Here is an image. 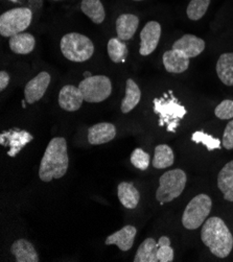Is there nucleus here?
<instances>
[{
	"label": "nucleus",
	"instance_id": "f257e3e1",
	"mask_svg": "<svg viewBox=\"0 0 233 262\" xmlns=\"http://www.w3.org/2000/svg\"><path fill=\"white\" fill-rule=\"evenodd\" d=\"M69 158L67 142L63 137H55L48 143L40 163L39 178L43 182L61 179L67 172Z\"/></svg>",
	"mask_w": 233,
	"mask_h": 262
},
{
	"label": "nucleus",
	"instance_id": "f03ea898",
	"mask_svg": "<svg viewBox=\"0 0 233 262\" xmlns=\"http://www.w3.org/2000/svg\"><path fill=\"white\" fill-rule=\"evenodd\" d=\"M201 239L219 258L228 257L233 248L232 233L220 217L214 216L205 221L201 230Z\"/></svg>",
	"mask_w": 233,
	"mask_h": 262
},
{
	"label": "nucleus",
	"instance_id": "7ed1b4c3",
	"mask_svg": "<svg viewBox=\"0 0 233 262\" xmlns=\"http://www.w3.org/2000/svg\"><path fill=\"white\" fill-rule=\"evenodd\" d=\"M154 112L159 115V126H166V130L171 133H176L181 120L187 113L185 107L179 102L173 91L154 99Z\"/></svg>",
	"mask_w": 233,
	"mask_h": 262
},
{
	"label": "nucleus",
	"instance_id": "20e7f679",
	"mask_svg": "<svg viewBox=\"0 0 233 262\" xmlns=\"http://www.w3.org/2000/svg\"><path fill=\"white\" fill-rule=\"evenodd\" d=\"M61 51L63 56L76 63H82L89 60L94 52V45L92 41L79 33H69L61 39Z\"/></svg>",
	"mask_w": 233,
	"mask_h": 262
},
{
	"label": "nucleus",
	"instance_id": "39448f33",
	"mask_svg": "<svg viewBox=\"0 0 233 262\" xmlns=\"http://www.w3.org/2000/svg\"><path fill=\"white\" fill-rule=\"evenodd\" d=\"M187 182V176L182 169H173L164 172L159 180L156 199L161 204L170 203L181 195Z\"/></svg>",
	"mask_w": 233,
	"mask_h": 262
},
{
	"label": "nucleus",
	"instance_id": "423d86ee",
	"mask_svg": "<svg viewBox=\"0 0 233 262\" xmlns=\"http://www.w3.org/2000/svg\"><path fill=\"white\" fill-rule=\"evenodd\" d=\"M213 207L211 199L201 193L196 195L186 206L182 215V225L187 230H196L208 217Z\"/></svg>",
	"mask_w": 233,
	"mask_h": 262
},
{
	"label": "nucleus",
	"instance_id": "0eeeda50",
	"mask_svg": "<svg viewBox=\"0 0 233 262\" xmlns=\"http://www.w3.org/2000/svg\"><path fill=\"white\" fill-rule=\"evenodd\" d=\"M33 13L28 8L12 9L0 17V35L3 37H13L23 33L31 25Z\"/></svg>",
	"mask_w": 233,
	"mask_h": 262
},
{
	"label": "nucleus",
	"instance_id": "6e6552de",
	"mask_svg": "<svg viewBox=\"0 0 233 262\" xmlns=\"http://www.w3.org/2000/svg\"><path fill=\"white\" fill-rule=\"evenodd\" d=\"M79 88L87 102H101L112 93V83L106 75H91L83 80Z\"/></svg>",
	"mask_w": 233,
	"mask_h": 262
},
{
	"label": "nucleus",
	"instance_id": "1a4fd4ad",
	"mask_svg": "<svg viewBox=\"0 0 233 262\" xmlns=\"http://www.w3.org/2000/svg\"><path fill=\"white\" fill-rule=\"evenodd\" d=\"M161 37V25L157 21L147 22L140 33V55L145 57L157 48Z\"/></svg>",
	"mask_w": 233,
	"mask_h": 262
},
{
	"label": "nucleus",
	"instance_id": "9d476101",
	"mask_svg": "<svg viewBox=\"0 0 233 262\" xmlns=\"http://www.w3.org/2000/svg\"><path fill=\"white\" fill-rule=\"evenodd\" d=\"M50 80L51 77L46 71H42L34 78H32L24 88L25 101H28L31 104L39 101L46 93V90L50 84Z\"/></svg>",
	"mask_w": 233,
	"mask_h": 262
},
{
	"label": "nucleus",
	"instance_id": "9b49d317",
	"mask_svg": "<svg viewBox=\"0 0 233 262\" xmlns=\"http://www.w3.org/2000/svg\"><path fill=\"white\" fill-rule=\"evenodd\" d=\"M33 136L27 130L11 129L0 135V143L6 146L9 145L11 148L8 151L10 157H16L21 149L33 140Z\"/></svg>",
	"mask_w": 233,
	"mask_h": 262
},
{
	"label": "nucleus",
	"instance_id": "f8f14e48",
	"mask_svg": "<svg viewBox=\"0 0 233 262\" xmlns=\"http://www.w3.org/2000/svg\"><path fill=\"white\" fill-rule=\"evenodd\" d=\"M180 51L187 58H196L201 55L205 49V42L203 39L195 35H184L173 44V48Z\"/></svg>",
	"mask_w": 233,
	"mask_h": 262
},
{
	"label": "nucleus",
	"instance_id": "ddd939ff",
	"mask_svg": "<svg viewBox=\"0 0 233 262\" xmlns=\"http://www.w3.org/2000/svg\"><path fill=\"white\" fill-rule=\"evenodd\" d=\"M83 101L85 100L79 87L66 85L59 93L60 107L67 112H75L79 110L82 107Z\"/></svg>",
	"mask_w": 233,
	"mask_h": 262
},
{
	"label": "nucleus",
	"instance_id": "4468645a",
	"mask_svg": "<svg viewBox=\"0 0 233 262\" xmlns=\"http://www.w3.org/2000/svg\"><path fill=\"white\" fill-rule=\"evenodd\" d=\"M116 136V127L109 122L94 124L88 129V141L92 145L108 143Z\"/></svg>",
	"mask_w": 233,
	"mask_h": 262
},
{
	"label": "nucleus",
	"instance_id": "2eb2a0df",
	"mask_svg": "<svg viewBox=\"0 0 233 262\" xmlns=\"http://www.w3.org/2000/svg\"><path fill=\"white\" fill-rule=\"evenodd\" d=\"M137 230L133 226H125L119 231L111 234L106 239V245H115L122 252L131 250L136 237Z\"/></svg>",
	"mask_w": 233,
	"mask_h": 262
},
{
	"label": "nucleus",
	"instance_id": "dca6fc26",
	"mask_svg": "<svg viewBox=\"0 0 233 262\" xmlns=\"http://www.w3.org/2000/svg\"><path fill=\"white\" fill-rule=\"evenodd\" d=\"M163 66L170 73H183L189 67L190 59L180 51L171 49L165 51L162 57Z\"/></svg>",
	"mask_w": 233,
	"mask_h": 262
},
{
	"label": "nucleus",
	"instance_id": "f3484780",
	"mask_svg": "<svg viewBox=\"0 0 233 262\" xmlns=\"http://www.w3.org/2000/svg\"><path fill=\"white\" fill-rule=\"evenodd\" d=\"M115 26L117 38L128 41L135 35L139 26V18L133 14H122L117 18Z\"/></svg>",
	"mask_w": 233,
	"mask_h": 262
},
{
	"label": "nucleus",
	"instance_id": "a211bd4d",
	"mask_svg": "<svg viewBox=\"0 0 233 262\" xmlns=\"http://www.w3.org/2000/svg\"><path fill=\"white\" fill-rule=\"evenodd\" d=\"M16 262H39V256L34 246L27 239L16 241L11 248Z\"/></svg>",
	"mask_w": 233,
	"mask_h": 262
},
{
	"label": "nucleus",
	"instance_id": "6ab92c4d",
	"mask_svg": "<svg viewBox=\"0 0 233 262\" xmlns=\"http://www.w3.org/2000/svg\"><path fill=\"white\" fill-rule=\"evenodd\" d=\"M119 202L126 209H135L140 201V193L133 183L121 182L117 187Z\"/></svg>",
	"mask_w": 233,
	"mask_h": 262
},
{
	"label": "nucleus",
	"instance_id": "aec40b11",
	"mask_svg": "<svg viewBox=\"0 0 233 262\" xmlns=\"http://www.w3.org/2000/svg\"><path fill=\"white\" fill-rule=\"evenodd\" d=\"M36 46L35 37L30 33H20L10 38V48L17 55H29Z\"/></svg>",
	"mask_w": 233,
	"mask_h": 262
},
{
	"label": "nucleus",
	"instance_id": "412c9836",
	"mask_svg": "<svg viewBox=\"0 0 233 262\" xmlns=\"http://www.w3.org/2000/svg\"><path fill=\"white\" fill-rule=\"evenodd\" d=\"M141 98V91L138 85L132 80L128 78L125 83V95L121 101V112L126 114L131 112L137 104L139 103Z\"/></svg>",
	"mask_w": 233,
	"mask_h": 262
},
{
	"label": "nucleus",
	"instance_id": "4be33fe9",
	"mask_svg": "<svg viewBox=\"0 0 233 262\" xmlns=\"http://www.w3.org/2000/svg\"><path fill=\"white\" fill-rule=\"evenodd\" d=\"M218 187L228 202H233V160L228 162L219 172Z\"/></svg>",
	"mask_w": 233,
	"mask_h": 262
},
{
	"label": "nucleus",
	"instance_id": "5701e85b",
	"mask_svg": "<svg viewBox=\"0 0 233 262\" xmlns=\"http://www.w3.org/2000/svg\"><path fill=\"white\" fill-rule=\"evenodd\" d=\"M217 73L224 85L233 86V52H226L219 58Z\"/></svg>",
	"mask_w": 233,
	"mask_h": 262
},
{
	"label": "nucleus",
	"instance_id": "b1692460",
	"mask_svg": "<svg viewBox=\"0 0 233 262\" xmlns=\"http://www.w3.org/2000/svg\"><path fill=\"white\" fill-rule=\"evenodd\" d=\"M159 249L158 243L154 238H146L138 248L134 257V262H159L157 252Z\"/></svg>",
	"mask_w": 233,
	"mask_h": 262
},
{
	"label": "nucleus",
	"instance_id": "393cba45",
	"mask_svg": "<svg viewBox=\"0 0 233 262\" xmlns=\"http://www.w3.org/2000/svg\"><path fill=\"white\" fill-rule=\"evenodd\" d=\"M82 12L95 24H100L106 18V12L100 0H82Z\"/></svg>",
	"mask_w": 233,
	"mask_h": 262
},
{
	"label": "nucleus",
	"instance_id": "a878e982",
	"mask_svg": "<svg viewBox=\"0 0 233 262\" xmlns=\"http://www.w3.org/2000/svg\"><path fill=\"white\" fill-rule=\"evenodd\" d=\"M175 162L173 149L166 144H159L155 148L153 166L157 169H163L172 166Z\"/></svg>",
	"mask_w": 233,
	"mask_h": 262
},
{
	"label": "nucleus",
	"instance_id": "bb28decb",
	"mask_svg": "<svg viewBox=\"0 0 233 262\" xmlns=\"http://www.w3.org/2000/svg\"><path fill=\"white\" fill-rule=\"evenodd\" d=\"M107 50L111 61L114 63L124 62L129 55V49L126 44L119 38L110 39L107 45Z\"/></svg>",
	"mask_w": 233,
	"mask_h": 262
},
{
	"label": "nucleus",
	"instance_id": "cd10ccee",
	"mask_svg": "<svg viewBox=\"0 0 233 262\" xmlns=\"http://www.w3.org/2000/svg\"><path fill=\"white\" fill-rule=\"evenodd\" d=\"M211 0H192L187 6V17L193 21H198L204 17L209 8Z\"/></svg>",
	"mask_w": 233,
	"mask_h": 262
},
{
	"label": "nucleus",
	"instance_id": "c85d7f7f",
	"mask_svg": "<svg viewBox=\"0 0 233 262\" xmlns=\"http://www.w3.org/2000/svg\"><path fill=\"white\" fill-rule=\"evenodd\" d=\"M192 140L198 144H203L209 151L220 149L222 146V142L220 139L204 133L203 130H197V132H195L192 136Z\"/></svg>",
	"mask_w": 233,
	"mask_h": 262
},
{
	"label": "nucleus",
	"instance_id": "c756f323",
	"mask_svg": "<svg viewBox=\"0 0 233 262\" xmlns=\"http://www.w3.org/2000/svg\"><path fill=\"white\" fill-rule=\"evenodd\" d=\"M151 162L150 158V154L145 152L141 148H135L134 151L131 155V163L133 166L140 170H145L149 168Z\"/></svg>",
	"mask_w": 233,
	"mask_h": 262
},
{
	"label": "nucleus",
	"instance_id": "7c9ffc66",
	"mask_svg": "<svg viewBox=\"0 0 233 262\" xmlns=\"http://www.w3.org/2000/svg\"><path fill=\"white\" fill-rule=\"evenodd\" d=\"M215 114L220 119H232L233 118V100L225 99L216 107Z\"/></svg>",
	"mask_w": 233,
	"mask_h": 262
},
{
	"label": "nucleus",
	"instance_id": "2f4dec72",
	"mask_svg": "<svg viewBox=\"0 0 233 262\" xmlns=\"http://www.w3.org/2000/svg\"><path fill=\"white\" fill-rule=\"evenodd\" d=\"M222 144L226 149H233V119H231L225 127Z\"/></svg>",
	"mask_w": 233,
	"mask_h": 262
},
{
	"label": "nucleus",
	"instance_id": "473e14b6",
	"mask_svg": "<svg viewBox=\"0 0 233 262\" xmlns=\"http://www.w3.org/2000/svg\"><path fill=\"white\" fill-rule=\"evenodd\" d=\"M157 258L159 262H172L174 261V250L171 245L159 246L157 252Z\"/></svg>",
	"mask_w": 233,
	"mask_h": 262
},
{
	"label": "nucleus",
	"instance_id": "72a5a7b5",
	"mask_svg": "<svg viewBox=\"0 0 233 262\" xmlns=\"http://www.w3.org/2000/svg\"><path fill=\"white\" fill-rule=\"evenodd\" d=\"M10 83V74L7 71L0 72V90L4 91Z\"/></svg>",
	"mask_w": 233,
	"mask_h": 262
},
{
	"label": "nucleus",
	"instance_id": "f704fd0d",
	"mask_svg": "<svg viewBox=\"0 0 233 262\" xmlns=\"http://www.w3.org/2000/svg\"><path fill=\"white\" fill-rule=\"evenodd\" d=\"M10 2H14L15 3V2H17V0H10Z\"/></svg>",
	"mask_w": 233,
	"mask_h": 262
},
{
	"label": "nucleus",
	"instance_id": "c9c22d12",
	"mask_svg": "<svg viewBox=\"0 0 233 262\" xmlns=\"http://www.w3.org/2000/svg\"><path fill=\"white\" fill-rule=\"evenodd\" d=\"M135 2H141V0H135Z\"/></svg>",
	"mask_w": 233,
	"mask_h": 262
},
{
	"label": "nucleus",
	"instance_id": "e433bc0d",
	"mask_svg": "<svg viewBox=\"0 0 233 262\" xmlns=\"http://www.w3.org/2000/svg\"><path fill=\"white\" fill-rule=\"evenodd\" d=\"M56 2H59V0H56Z\"/></svg>",
	"mask_w": 233,
	"mask_h": 262
}]
</instances>
